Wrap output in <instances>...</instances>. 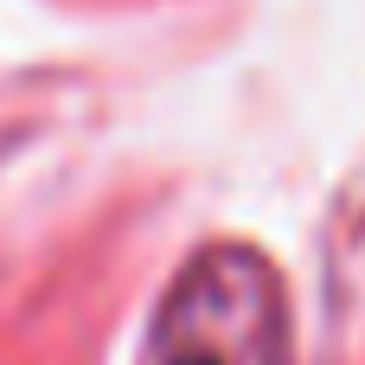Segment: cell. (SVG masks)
<instances>
[{"label":"cell","mask_w":365,"mask_h":365,"mask_svg":"<svg viewBox=\"0 0 365 365\" xmlns=\"http://www.w3.org/2000/svg\"><path fill=\"white\" fill-rule=\"evenodd\" d=\"M148 365H289L276 276L244 250H205L154 314Z\"/></svg>","instance_id":"obj_1"}]
</instances>
